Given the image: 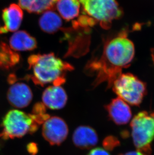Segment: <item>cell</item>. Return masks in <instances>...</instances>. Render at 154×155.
<instances>
[{
	"instance_id": "3",
	"label": "cell",
	"mask_w": 154,
	"mask_h": 155,
	"mask_svg": "<svg viewBox=\"0 0 154 155\" xmlns=\"http://www.w3.org/2000/svg\"><path fill=\"white\" fill-rule=\"evenodd\" d=\"M85 15L99 23L105 29L122 16L123 11L116 0H79Z\"/></svg>"
},
{
	"instance_id": "20",
	"label": "cell",
	"mask_w": 154,
	"mask_h": 155,
	"mask_svg": "<svg viewBox=\"0 0 154 155\" xmlns=\"http://www.w3.org/2000/svg\"><path fill=\"white\" fill-rule=\"evenodd\" d=\"M151 56L154 63V48L152 49L151 50Z\"/></svg>"
},
{
	"instance_id": "9",
	"label": "cell",
	"mask_w": 154,
	"mask_h": 155,
	"mask_svg": "<svg viewBox=\"0 0 154 155\" xmlns=\"http://www.w3.org/2000/svg\"><path fill=\"white\" fill-rule=\"evenodd\" d=\"M105 108L109 118L116 124H126L131 120V108L127 103L119 97L112 100L105 106Z\"/></svg>"
},
{
	"instance_id": "10",
	"label": "cell",
	"mask_w": 154,
	"mask_h": 155,
	"mask_svg": "<svg viewBox=\"0 0 154 155\" xmlns=\"http://www.w3.org/2000/svg\"><path fill=\"white\" fill-rule=\"evenodd\" d=\"M4 26L0 27V34L15 32L20 28L23 18V12L19 5L12 4L2 12Z\"/></svg>"
},
{
	"instance_id": "18",
	"label": "cell",
	"mask_w": 154,
	"mask_h": 155,
	"mask_svg": "<svg viewBox=\"0 0 154 155\" xmlns=\"http://www.w3.org/2000/svg\"><path fill=\"white\" fill-rule=\"evenodd\" d=\"M87 155H111L105 149L102 148H95L91 150Z\"/></svg>"
},
{
	"instance_id": "7",
	"label": "cell",
	"mask_w": 154,
	"mask_h": 155,
	"mask_svg": "<svg viewBox=\"0 0 154 155\" xmlns=\"http://www.w3.org/2000/svg\"><path fill=\"white\" fill-rule=\"evenodd\" d=\"M68 133L67 123L59 117H49L43 124V136L51 145L61 144L67 139Z\"/></svg>"
},
{
	"instance_id": "15",
	"label": "cell",
	"mask_w": 154,
	"mask_h": 155,
	"mask_svg": "<svg viewBox=\"0 0 154 155\" xmlns=\"http://www.w3.org/2000/svg\"><path fill=\"white\" fill-rule=\"evenodd\" d=\"M59 0H18L22 9L32 13H42L53 10Z\"/></svg>"
},
{
	"instance_id": "12",
	"label": "cell",
	"mask_w": 154,
	"mask_h": 155,
	"mask_svg": "<svg viewBox=\"0 0 154 155\" xmlns=\"http://www.w3.org/2000/svg\"><path fill=\"white\" fill-rule=\"evenodd\" d=\"M73 143L78 148L89 149L95 146L99 141L97 134L90 126H81L73 133Z\"/></svg>"
},
{
	"instance_id": "14",
	"label": "cell",
	"mask_w": 154,
	"mask_h": 155,
	"mask_svg": "<svg viewBox=\"0 0 154 155\" xmlns=\"http://www.w3.org/2000/svg\"><path fill=\"white\" fill-rule=\"evenodd\" d=\"M40 27L42 31L50 34L56 32L62 26L60 16L53 10L43 12L39 20Z\"/></svg>"
},
{
	"instance_id": "6",
	"label": "cell",
	"mask_w": 154,
	"mask_h": 155,
	"mask_svg": "<svg viewBox=\"0 0 154 155\" xmlns=\"http://www.w3.org/2000/svg\"><path fill=\"white\" fill-rule=\"evenodd\" d=\"M112 86L119 97L135 106L141 104L146 94L145 84L131 73H121Z\"/></svg>"
},
{
	"instance_id": "8",
	"label": "cell",
	"mask_w": 154,
	"mask_h": 155,
	"mask_svg": "<svg viewBox=\"0 0 154 155\" xmlns=\"http://www.w3.org/2000/svg\"><path fill=\"white\" fill-rule=\"evenodd\" d=\"M7 98L9 103L16 108H25L31 103L33 93L26 84L18 82L13 84L9 88Z\"/></svg>"
},
{
	"instance_id": "13",
	"label": "cell",
	"mask_w": 154,
	"mask_h": 155,
	"mask_svg": "<svg viewBox=\"0 0 154 155\" xmlns=\"http://www.w3.org/2000/svg\"><path fill=\"white\" fill-rule=\"evenodd\" d=\"M9 43L11 49L17 51H31L37 46L36 39L25 31L15 32L11 37Z\"/></svg>"
},
{
	"instance_id": "19",
	"label": "cell",
	"mask_w": 154,
	"mask_h": 155,
	"mask_svg": "<svg viewBox=\"0 0 154 155\" xmlns=\"http://www.w3.org/2000/svg\"><path fill=\"white\" fill-rule=\"evenodd\" d=\"M119 155H146L143 153L141 152L140 151L137 150L136 151H132L126 153L124 154H121Z\"/></svg>"
},
{
	"instance_id": "1",
	"label": "cell",
	"mask_w": 154,
	"mask_h": 155,
	"mask_svg": "<svg viewBox=\"0 0 154 155\" xmlns=\"http://www.w3.org/2000/svg\"><path fill=\"white\" fill-rule=\"evenodd\" d=\"M135 55L134 44L123 31L105 43L100 58L92 60L88 64L90 72L96 73V84L107 81L112 87L122 69L129 66Z\"/></svg>"
},
{
	"instance_id": "5",
	"label": "cell",
	"mask_w": 154,
	"mask_h": 155,
	"mask_svg": "<svg viewBox=\"0 0 154 155\" xmlns=\"http://www.w3.org/2000/svg\"><path fill=\"white\" fill-rule=\"evenodd\" d=\"M132 136L138 151L146 155L151 154V143L154 139V111H140L131 123Z\"/></svg>"
},
{
	"instance_id": "4",
	"label": "cell",
	"mask_w": 154,
	"mask_h": 155,
	"mask_svg": "<svg viewBox=\"0 0 154 155\" xmlns=\"http://www.w3.org/2000/svg\"><path fill=\"white\" fill-rule=\"evenodd\" d=\"M38 121L35 115L27 114L17 109L11 110L3 119L0 137L6 140L23 137L36 130Z\"/></svg>"
},
{
	"instance_id": "17",
	"label": "cell",
	"mask_w": 154,
	"mask_h": 155,
	"mask_svg": "<svg viewBox=\"0 0 154 155\" xmlns=\"http://www.w3.org/2000/svg\"><path fill=\"white\" fill-rule=\"evenodd\" d=\"M20 56L4 43H0V68L9 69L19 62Z\"/></svg>"
},
{
	"instance_id": "2",
	"label": "cell",
	"mask_w": 154,
	"mask_h": 155,
	"mask_svg": "<svg viewBox=\"0 0 154 155\" xmlns=\"http://www.w3.org/2000/svg\"><path fill=\"white\" fill-rule=\"evenodd\" d=\"M29 69L33 74L30 78L35 84L45 85L53 84L61 85L65 82L67 72L73 69L72 65L56 57L53 53L33 54L28 59Z\"/></svg>"
},
{
	"instance_id": "11",
	"label": "cell",
	"mask_w": 154,
	"mask_h": 155,
	"mask_svg": "<svg viewBox=\"0 0 154 155\" xmlns=\"http://www.w3.org/2000/svg\"><path fill=\"white\" fill-rule=\"evenodd\" d=\"M45 107L51 110H61L67 104L68 96L61 85H52L45 89L42 97Z\"/></svg>"
},
{
	"instance_id": "16",
	"label": "cell",
	"mask_w": 154,
	"mask_h": 155,
	"mask_svg": "<svg viewBox=\"0 0 154 155\" xmlns=\"http://www.w3.org/2000/svg\"><path fill=\"white\" fill-rule=\"evenodd\" d=\"M56 5L60 16L66 21L75 19L80 13L79 0H59Z\"/></svg>"
}]
</instances>
